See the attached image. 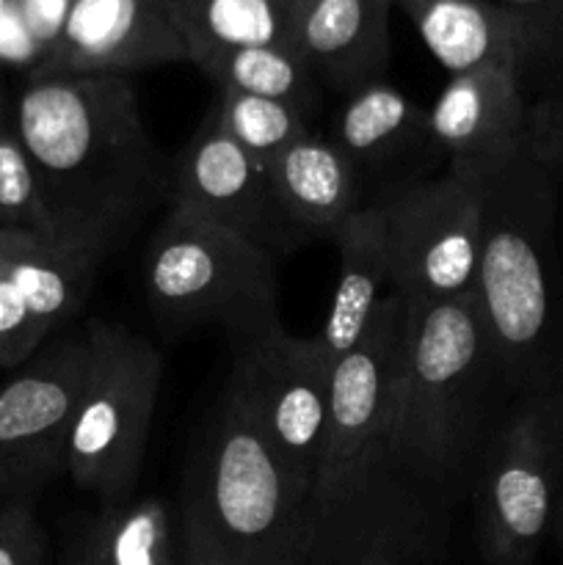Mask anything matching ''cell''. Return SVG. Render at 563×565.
Segmentation results:
<instances>
[{
    "mask_svg": "<svg viewBox=\"0 0 563 565\" xmlns=\"http://www.w3.org/2000/svg\"><path fill=\"white\" fill-rule=\"evenodd\" d=\"M55 237L108 257L169 199L171 160L147 130L130 77L42 75L11 119Z\"/></svg>",
    "mask_w": 563,
    "mask_h": 565,
    "instance_id": "cell-1",
    "label": "cell"
},
{
    "mask_svg": "<svg viewBox=\"0 0 563 565\" xmlns=\"http://www.w3.org/2000/svg\"><path fill=\"white\" fill-rule=\"evenodd\" d=\"M561 138L563 127L546 132L508 163L472 174L480 185L475 298L513 397L563 392Z\"/></svg>",
    "mask_w": 563,
    "mask_h": 565,
    "instance_id": "cell-2",
    "label": "cell"
},
{
    "mask_svg": "<svg viewBox=\"0 0 563 565\" xmlns=\"http://www.w3.org/2000/svg\"><path fill=\"white\" fill-rule=\"evenodd\" d=\"M511 401L475 292L445 301L408 298L386 445L392 461L458 502Z\"/></svg>",
    "mask_w": 563,
    "mask_h": 565,
    "instance_id": "cell-3",
    "label": "cell"
},
{
    "mask_svg": "<svg viewBox=\"0 0 563 565\" xmlns=\"http://www.w3.org/2000/svg\"><path fill=\"white\" fill-rule=\"evenodd\" d=\"M177 519L182 565H304L312 489L224 390L188 447Z\"/></svg>",
    "mask_w": 563,
    "mask_h": 565,
    "instance_id": "cell-4",
    "label": "cell"
},
{
    "mask_svg": "<svg viewBox=\"0 0 563 565\" xmlns=\"http://www.w3.org/2000/svg\"><path fill=\"white\" fill-rule=\"evenodd\" d=\"M144 296L166 334L213 326L226 342L285 329L276 254L259 243L166 210L141 259Z\"/></svg>",
    "mask_w": 563,
    "mask_h": 565,
    "instance_id": "cell-5",
    "label": "cell"
},
{
    "mask_svg": "<svg viewBox=\"0 0 563 565\" xmlns=\"http://www.w3.org/2000/svg\"><path fill=\"white\" fill-rule=\"evenodd\" d=\"M563 489V392L517 395L469 480L475 544L489 565H535Z\"/></svg>",
    "mask_w": 563,
    "mask_h": 565,
    "instance_id": "cell-6",
    "label": "cell"
},
{
    "mask_svg": "<svg viewBox=\"0 0 563 565\" xmlns=\"http://www.w3.org/2000/svg\"><path fill=\"white\" fill-rule=\"evenodd\" d=\"M88 367L70 434L66 475L99 502L136 497L147 458L163 356L125 326L92 320L83 329Z\"/></svg>",
    "mask_w": 563,
    "mask_h": 565,
    "instance_id": "cell-7",
    "label": "cell"
},
{
    "mask_svg": "<svg viewBox=\"0 0 563 565\" xmlns=\"http://www.w3.org/2000/svg\"><path fill=\"white\" fill-rule=\"evenodd\" d=\"M456 500L379 456L351 483L312 505L304 565H436Z\"/></svg>",
    "mask_w": 563,
    "mask_h": 565,
    "instance_id": "cell-8",
    "label": "cell"
},
{
    "mask_svg": "<svg viewBox=\"0 0 563 565\" xmlns=\"http://www.w3.org/2000/svg\"><path fill=\"white\" fill-rule=\"evenodd\" d=\"M384 215L390 287L414 301L475 292L480 259V185L469 171L401 182L373 199Z\"/></svg>",
    "mask_w": 563,
    "mask_h": 565,
    "instance_id": "cell-9",
    "label": "cell"
},
{
    "mask_svg": "<svg viewBox=\"0 0 563 565\" xmlns=\"http://www.w3.org/2000/svg\"><path fill=\"white\" fill-rule=\"evenodd\" d=\"M226 392L246 412L270 450L312 489L329 428L331 356L318 337L285 329L230 342Z\"/></svg>",
    "mask_w": 563,
    "mask_h": 565,
    "instance_id": "cell-10",
    "label": "cell"
},
{
    "mask_svg": "<svg viewBox=\"0 0 563 565\" xmlns=\"http://www.w3.org/2000/svg\"><path fill=\"white\" fill-rule=\"evenodd\" d=\"M406 312L408 298L390 290L357 345L331 362L329 428L312 505L334 497L368 463L386 456Z\"/></svg>",
    "mask_w": 563,
    "mask_h": 565,
    "instance_id": "cell-11",
    "label": "cell"
},
{
    "mask_svg": "<svg viewBox=\"0 0 563 565\" xmlns=\"http://www.w3.org/2000/svg\"><path fill=\"white\" fill-rule=\"evenodd\" d=\"M86 367V334L66 337L0 390V502L33 497L66 475Z\"/></svg>",
    "mask_w": 563,
    "mask_h": 565,
    "instance_id": "cell-12",
    "label": "cell"
},
{
    "mask_svg": "<svg viewBox=\"0 0 563 565\" xmlns=\"http://www.w3.org/2000/svg\"><path fill=\"white\" fill-rule=\"evenodd\" d=\"M563 127V105L546 103L506 66L450 75L428 108V136L447 166L480 174Z\"/></svg>",
    "mask_w": 563,
    "mask_h": 565,
    "instance_id": "cell-13",
    "label": "cell"
},
{
    "mask_svg": "<svg viewBox=\"0 0 563 565\" xmlns=\"http://www.w3.org/2000/svg\"><path fill=\"white\" fill-rule=\"evenodd\" d=\"M188 61L169 0H75L53 47L33 64L42 75H119Z\"/></svg>",
    "mask_w": 563,
    "mask_h": 565,
    "instance_id": "cell-14",
    "label": "cell"
},
{
    "mask_svg": "<svg viewBox=\"0 0 563 565\" xmlns=\"http://www.w3.org/2000/svg\"><path fill=\"white\" fill-rule=\"evenodd\" d=\"M166 204L169 210L237 232L274 254L287 252L265 166L237 147L210 114L171 160Z\"/></svg>",
    "mask_w": 563,
    "mask_h": 565,
    "instance_id": "cell-15",
    "label": "cell"
},
{
    "mask_svg": "<svg viewBox=\"0 0 563 565\" xmlns=\"http://www.w3.org/2000/svg\"><path fill=\"white\" fill-rule=\"evenodd\" d=\"M428 53L450 75L506 66L546 103L563 105L539 44L517 14L497 0H395Z\"/></svg>",
    "mask_w": 563,
    "mask_h": 565,
    "instance_id": "cell-16",
    "label": "cell"
},
{
    "mask_svg": "<svg viewBox=\"0 0 563 565\" xmlns=\"http://www.w3.org/2000/svg\"><path fill=\"white\" fill-rule=\"evenodd\" d=\"M276 221L287 252L331 241L342 221L362 207V174L331 136L307 132L265 166Z\"/></svg>",
    "mask_w": 563,
    "mask_h": 565,
    "instance_id": "cell-17",
    "label": "cell"
},
{
    "mask_svg": "<svg viewBox=\"0 0 563 565\" xmlns=\"http://www.w3.org/2000/svg\"><path fill=\"white\" fill-rule=\"evenodd\" d=\"M392 9L390 0H293V47L320 86L351 94L384 81Z\"/></svg>",
    "mask_w": 563,
    "mask_h": 565,
    "instance_id": "cell-18",
    "label": "cell"
},
{
    "mask_svg": "<svg viewBox=\"0 0 563 565\" xmlns=\"http://www.w3.org/2000/svg\"><path fill=\"white\" fill-rule=\"evenodd\" d=\"M66 565H182L177 505L144 494L72 519Z\"/></svg>",
    "mask_w": 563,
    "mask_h": 565,
    "instance_id": "cell-19",
    "label": "cell"
},
{
    "mask_svg": "<svg viewBox=\"0 0 563 565\" xmlns=\"http://www.w3.org/2000/svg\"><path fill=\"white\" fill-rule=\"evenodd\" d=\"M329 243L337 248L340 259L337 287L329 315L315 337L334 362L357 345L381 298L386 296L384 287H390V254H386L384 215L379 204H362L357 213L348 215Z\"/></svg>",
    "mask_w": 563,
    "mask_h": 565,
    "instance_id": "cell-20",
    "label": "cell"
},
{
    "mask_svg": "<svg viewBox=\"0 0 563 565\" xmlns=\"http://www.w3.org/2000/svg\"><path fill=\"white\" fill-rule=\"evenodd\" d=\"M103 257L59 237L9 230L0 252V270L14 285L39 334L47 340L92 292Z\"/></svg>",
    "mask_w": 563,
    "mask_h": 565,
    "instance_id": "cell-21",
    "label": "cell"
},
{
    "mask_svg": "<svg viewBox=\"0 0 563 565\" xmlns=\"http://www.w3.org/2000/svg\"><path fill=\"white\" fill-rule=\"evenodd\" d=\"M329 136L364 177L368 169L401 163L423 143H431L428 108L408 99L392 83L373 81L346 94Z\"/></svg>",
    "mask_w": 563,
    "mask_h": 565,
    "instance_id": "cell-22",
    "label": "cell"
},
{
    "mask_svg": "<svg viewBox=\"0 0 563 565\" xmlns=\"http://www.w3.org/2000/svg\"><path fill=\"white\" fill-rule=\"evenodd\" d=\"M188 61L241 47H293V0H169Z\"/></svg>",
    "mask_w": 563,
    "mask_h": 565,
    "instance_id": "cell-23",
    "label": "cell"
},
{
    "mask_svg": "<svg viewBox=\"0 0 563 565\" xmlns=\"http://www.w3.org/2000/svg\"><path fill=\"white\" fill-rule=\"evenodd\" d=\"M193 64L213 81L215 88L282 99V103L309 110V114H312L320 92V83L315 81L312 70L298 55V50L282 47V44L224 50V53L204 55Z\"/></svg>",
    "mask_w": 563,
    "mask_h": 565,
    "instance_id": "cell-24",
    "label": "cell"
},
{
    "mask_svg": "<svg viewBox=\"0 0 563 565\" xmlns=\"http://www.w3.org/2000/svg\"><path fill=\"white\" fill-rule=\"evenodd\" d=\"M215 125L246 149L257 163L268 166L276 154L304 138L309 130V110L282 99L252 97V94L215 88V99L208 110Z\"/></svg>",
    "mask_w": 563,
    "mask_h": 565,
    "instance_id": "cell-25",
    "label": "cell"
},
{
    "mask_svg": "<svg viewBox=\"0 0 563 565\" xmlns=\"http://www.w3.org/2000/svg\"><path fill=\"white\" fill-rule=\"evenodd\" d=\"M0 226L55 237L36 169L11 121L0 125Z\"/></svg>",
    "mask_w": 563,
    "mask_h": 565,
    "instance_id": "cell-26",
    "label": "cell"
},
{
    "mask_svg": "<svg viewBox=\"0 0 563 565\" xmlns=\"http://www.w3.org/2000/svg\"><path fill=\"white\" fill-rule=\"evenodd\" d=\"M47 535L33 508V497L0 505V565H47Z\"/></svg>",
    "mask_w": 563,
    "mask_h": 565,
    "instance_id": "cell-27",
    "label": "cell"
},
{
    "mask_svg": "<svg viewBox=\"0 0 563 565\" xmlns=\"http://www.w3.org/2000/svg\"><path fill=\"white\" fill-rule=\"evenodd\" d=\"M497 3L517 14L535 39L563 99V0H497Z\"/></svg>",
    "mask_w": 563,
    "mask_h": 565,
    "instance_id": "cell-28",
    "label": "cell"
},
{
    "mask_svg": "<svg viewBox=\"0 0 563 565\" xmlns=\"http://www.w3.org/2000/svg\"><path fill=\"white\" fill-rule=\"evenodd\" d=\"M44 337L33 326L20 292L0 270V367H17L36 356Z\"/></svg>",
    "mask_w": 563,
    "mask_h": 565,
    "instance_id": "cell-29",
    "label": "cell"
},
{
    "mask_svg": "<svg viewBox=\"0 0 563 565\" xmlns=\"http://www.w3.org/2000/svg\"><path fill=\"white\" fill-rule=\"evenodd\" d=\"M72 3L75 0H11V11L33 47V64L55 44Z\"/></svg>",
    "mask_w": 563,
    "mask_h": 565,
    "instance_id": "cell-30",
    "label": "cell"
},
{
    "mask_svg": "<svg viewBox=\"0 0 563 565\" xmlns=\"http://www.w3.org/2000/svg\"><path fill=\"white\" fill-rule=\"evenodd\" d=\"M552 541H555V546L561 550L563 555V489H561V497H557V505H555V519H552Z\"/></svg>",
    "mask_w": 563,
    "mask_h": 565,
    "instance_id": "cell-31",
    "label": "cell"
},
{
    "mask_svg": "<svg viewBox=\"0 0 563 565\" xmlns=\"http://www.w3.org/2000/svg\"><path fill=\"white\" fill-rule=\"evenodd\" d=\"M557 185H561V199H563V138H561V149H557Z\"/></svg>",
    "mask_w": 563,
    "mask_h": 565,
    "instance_id": "cell-32",
    "label": "cell"
},
{
    "mask_svg": "<svg viewBox=\"0 0 563 565\" xmlns=\"http://www.w3.org/2000/svg\"><path fill=\"white\" fill-rule=\"evenodd\" d=\"M3 121H9V116H6V103H3V88H0V125Z\"/></svg>",
    "mask_w": 563,
    "mask_h": 565,
    "instance_id": "cell-33",
    "label": "cell"
},
{
    "mask_svg": "<svg viewBox=\"0 0 563 565\" xmlns=\"http://www.w3.org/2000/svg\"><path fill=\"white\" fill-rule=\"evenodd\" d=\"M6 11H11V0H0V17H3Z\"/></svg>",
    "mask_w": 563,
    "mask_h": 565,
    "instance_id": "cell-34",
    "label": "cell"
},
{
    "mask_svg": "<svg viewBox=\"0 0 563 565\" xmlns=\"http://www.w3.org/2000/svg\"><path fill=\"white\" fill-rule=\"evenodd\" d=\"M6 235H9V230H6V226H0V252H3V243H6Z\"/></svg>",
    "mask_w": 563,
    "mask_h": 565,
    "instance_id": "cell-35",
    "label": "cell"
},
{
    "mask_svg": "<svg viewBox=\"0 0 563 565\" xmlns=\"http://www.w3.org/2000/svg\"><path fill=\"white\" fill-rule=\"evenodd\" d=\"M390 3H392V6H395V0H390Z\"/></svg>",
    "mask_w": 563,
    "mask_h": 565,
    "instance_id": "cell-36",
    "label": "cell"
}]
</instances>
